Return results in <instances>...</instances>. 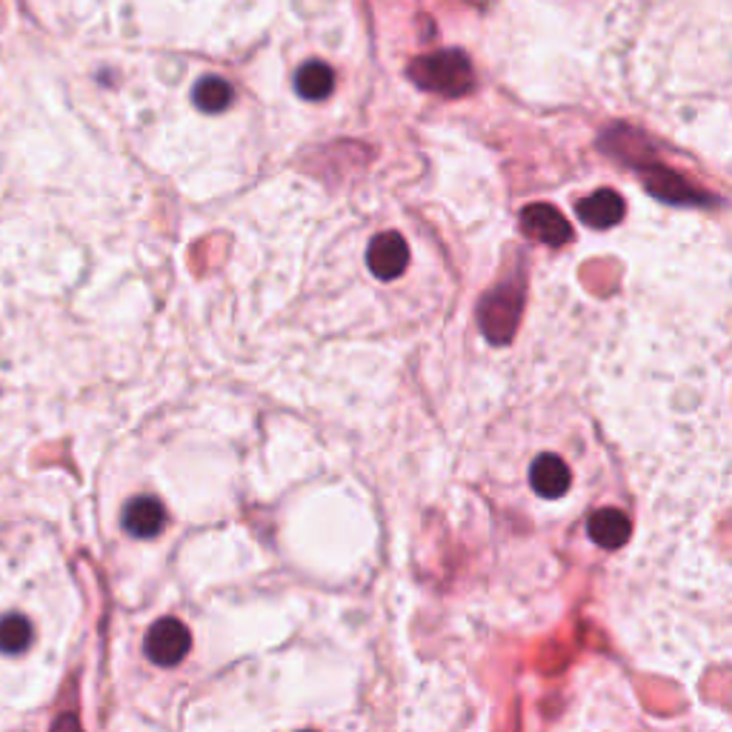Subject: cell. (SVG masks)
<instances>
[{
    "instance_id": "5b68a950",
    "label": "cell",
    "mask_w": 732,
    "mask_h": 732,
    "mask_svg": "<svg viewBox=\"0 0 732 732\" xmlns=\"http://www.w3.org/2000/svg\"><path fill=\"white\" fill-rule=\"evenodd\" d=\"M367 263L375 278L395 281L409 266V247L398 232H384L367 249Z\"/></svg>"
},
{
    "instance_id": "8992f818",
    "label": "cell",
    "mask_w": 732,
    "mask_h": 732,
    "mask_svg": "<svg viewBox=\"0 0 732 732\" xmlns=\"http://www.w3.org/2000/svg\"><path fill=\"white\" fill-rule=\"evenodd\" d=\"M530 481H532V489H535L541 498L556 501V498L570 493L572 472H570V467L558 458V455H541L538 461L532 463Z\"/></svg>"
},
{
    "instance_id": "30bf717a",
    "label": "cell",
    "mask_w": 732,
    "mask_h": 732,
    "mask_svg": "<svg viewBox=\"0 0 732 732\" xmlns=\"http://www.w3.org/2000/svg\"><path fill=\"white\" fill-rule=\"evenodd\" d=\"M295 89L303 101H324L335 89V72L321 61L303 63L298 75H295Z\"/></svg>"
},
{
    "instance_id": "3957f363",
    "label": "cell",
    "mask_w": 732,
    "mask_h": 732,
    "mask_svg": "<svg viewBox=\"0 0 732 732\" xmlns=\"http://www.w3.org/2000/svg\"><path fill=\"white\" fill-rule=\"evenodd\" d=\"M193 647V635L177 618H161L147 635V656L158 667H175Z\"/></svg>"
},
{
    "instance_id": "9c48e42d",
    "label": "cell",
    "mask_w": 732,
    "mask_h": 732,
    "mask_svg": "<svg viewBox=\"0 0 732 732\" xmlns=\"http://www.w3.org/2000/svg\"><path fill=\"white\" fill-rule=\"evenodd\" d=\"M579 218L586 226L609 229V226H616L624 218V201L612 189H601V193L590 195V198L579 203Z\"/></svg>"
},
{
    "instance_id": "7a4b0ae2",
    "label": "cell",
    "mask_w": 732,
    "mask_h": 732,
    "mask_svg": "<svg viewBox=\"0 0 732 732\" xmlns=\"http://www.w3.org/2000/svg\"><path fill=\"white\" fill-rule=\"evenodd\" d=\"M521 307H524L521 289L498 286V289L486 295L484 303H481V326H484L486 338L493 340V344H507L518 326Z\"/></svg>"
},
{
    "instance_id": "ba28073f",
    "label": "cell",
    "mask_w": 732,
    "mask_h": 732,
    "mask_svg": "<svg viewBox=\"0 0 732 732\" xmlns=\"http://www.w3.org/2000/svg\"><path fill=\"white\" fill-rule=\"evenodd\" d=\"M590 538L604 549H618L624 547L632 535L630 518L621 512V509H598L593 518H590Z\"/></svg>"
},
{
    "instance_id": "7c38bea8",
    "label": "cell",
    "mask_w": 732,
    "mask_h": 732,
    "mask_svg": "<svg viewBox=\"0 0 732 732\" xmlns=\"http://www.w3.org/2000/svg\"><path fill=\"white\" fill-rule=\"evenodd\" d=\"M29 644H32V624L24 616L0 618V653L17 656V653H26Z\"/></svg>"
},
{
    "instance_id": "277c9868",
    "label": "cell",
    "mask_w": 732,
    "mask_h": 732,
    "mask_svg": "<svg viewBox=\"0 0 732 732\" xmlns=\"http://www.w3.org/2000/svg\"><path fill=\"white\" fill-rule=\"evenodd\" d=\"M521 232L526 238L547 244V247H563L572 238V226L567 224V218L549 203H532L521 212Z\"/></svg>"
},
{
    "instance_id": "8fae6325",
    "label": "cell",
    "mask_w": 732,
    "mask_h": 732,
    "mask_svg": "<svg viewBox=\"0 0 732 732\" xmlns=\"http://www.w3.org/2000/svg\"><path fill=\"white\" fill-rule=\"evenodd\" d=\"M232 98H235V92H232V86L226 84L224 77L207 75L195 84V92H193L195 107L201 109V112H209V115L224 112V109L232 103Z\"/></svg>"
},
{
    "instance_id": "52a82bcc",
    "label": "cell",
    "mask_w": 732,
    "mask_h": 732,
    "mask_svg": "<svg viewBox=\"0 0 732 732\" xmlns=\"http://www.w3.org/2000/svg\"><path fill=\"white\" fill-rule=\"evenodd\" d=\"M166 524V509L158 498H132L124 509V530L132 538H154Z\"/></svg>"
},
{
    "instance_id": "6da1fadb",
    "label": "cell",
    "mask_w": 732,
    "mask_h": 732,
    "mask_svg": "<svg viewBox=\"0 0 732 732\" xmlns=\"http://www.w3.org/2000/svg\"><path fill=\"white\" fill-rule=\"evenodd\" d=\"M409 77L415 80V86L426 89V92L447 95V98H458L467 95L475 84L472 75L470 58L458 49H441L435 54H424L409 63Z\"/></svg>"
}]
</instances>
